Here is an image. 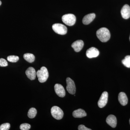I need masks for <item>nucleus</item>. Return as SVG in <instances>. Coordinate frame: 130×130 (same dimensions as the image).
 I'll return each mask as SVG.
<instances>
[{
	"label": "nucleus",
	"mask_w": 130,
	"mask_h": 130,
	"mask_svg": "<svg viewBox=\"0 0 130 130\" xmlns=\"http://www.w3.org/2000/svg\"><path fill=\"white\" fill-rule=\"evenodd\" d=\"M98 38L103 42H106L110 39L111 34L108 29L102 28L98 29L96 32Z\"/></svg>",
	"instance_id": "nucleus-1"
},
{
	"label": "nucleus",
	"mask_w": 130,
	"mask_h": 130,
	"mask_svg": "<svg viewBox=\"0 0 130 130\" xmlns=\"http://www.w3.org/2000/svg\"><path fill=\"white\" fill-rule=\"evenodd\" d=\"M36 75L40 83H44L47 81L48 77L49 74L47 69L46 68L42 67L40 70L37 71Z\"/></svg>",
	"instance_id": "nucleus-2"
},
{
	"label": "nucleus",
	"mask_w": 130,
	"mask_h": 130,
	"mask_svg": "<svg viewBox=\"0 0 130 130\" xmlns=\"http://www.w3.org/2000/svg\"><path fill=\"white\" fill-rule=\"evenodd\" d=\"M63 23L69 26H72L76 23V17L72 14H67L63 15L62 17Z\"/></svg>",
	"instance_id": "nucleus-3"
},
{
	"label": "nucleus",
	"mask_w": 130,
	"mask_h": 130,
	"mask_svg": "<svg viewBox=\"0 0 130 130\" xmlns=\"http://www.w3.org/2000/svg\"><path fill=\"white\" fill-rule=\"evenodd\" d=\"M52 28L55 32L59 35H65L67 33V28L61 24H54L52 26Z\"/></svg>",
	"instance_id": "nucleus-4"
},
{
	"label": "nucleus",
	"mask_w": 130,
	"mask_h": 130,
	"mask_svg": "<svg viewBox=\"0 0 130 130\" xmlns=\"http://www.w3.org/2000/svg\"><path fill=\"white\" fill-rule=\"evenodd\" d=\"M51 115L54 118L56 119L60 120L63 118L64 113L62 109L59 107L54 106L51 108Z\"/></svg>",
	"instance_id": "nucleus-5"
},
{
	"label": "nucleus",
	"mask_w": 130,
	"mask_h": 130,
	"mask_svg": "<svg viewBox=\"0 0 130 130\" xmlns=\"http://www.w3.org/2000/svg\"><path fill=\"white\" fill-rule=\"evenodd\" d=\"M66 88L68 93L71 94H74L76 93V88L74 81L70 77L66 79Z\"/></svg>",
	"instance_id": "nucleus-6"
},
{
	"label": "nucleus",
	"mask_w": 130,
	"mask_h": 130,
	"mask_svg": "<svg viewBox=\"0 0 130 130\" xmlns=\"http://www.w3.org/2000/svg\"><path fill=\"white\" fill-rule=\"evenodd\" d=\"M108 98V93L107 91H104L101 95L98 103V106L100 108H102L106 105Z\"/></svg>",
	"instance_id": "nucleus-7"
},
{
	"label": "nucleus",
	"mask_w": 130,
	"mask_h": 130,
	"mask_svg": "<svg viewBox=\"0 0 130 130\" xmlns=\"http://www.w3.org/2000/svg\"><path fill=\"white\" fill-rule=\"evenodd\" d=\"M100 54V52L97 48L91 47L88 49L86 52V55L88 58H92L97 57Z\"/></svg>",
	"instance_id": "nucleus-8"
},
{
	"label": "nucleus",
	"mask_w": 130,
	"mask_h": 130,
	"mask_svg": "<svg viewBox=\"0 0 130 130\" xmlns=\"http://www.w3.org/2000/svg\"><path fill=\"white\" fill-rule=\"evenodd\" d=\"M54 90L58 96L62 98L64 97L66 95V91L62 85L59 84H56L55 85Z\"/></svg>",
	"instance_id": "nucleus-9"
},
{
	"label": "nucleus",
	"mask_w": 130,
	"mask_h": 130,
	"mask_svg": "<svg viewBox=\"0 0 130 130\" xmlns=\"http://www.w3.org/2000/svg\"><path fill=\"white\" fill-rule=\"evenodd\" d=\"M121 16L123 18L127 19L130 17V7L128 5H125L121 11Z\"/></svg>",
	"instance_id": "nucleus-10"
},
{
	"label": "nucleus",
	"mask_w": 130,
	"mask_h": 130,
	"mask_svg": "<svg viewBox=\"0 0 130 130\" xmlns=\"http://www.w3.org/2000/svg\"><path fill=\"white\" fill-rule=\"evenodd\" d=\"M84 43L82 40H77L72 44V47L76 52H79L83 47Z\"/></svg>",
	"instance_id": "nucleus-11"
},
{
	"label": "nucleus",
	"mask_w": 130,
	"mask_h": 130,
	"mask_svg": "<svg viewBox=\"0 0 130 130\" xmlns=\"http://www.w3.org/2000/svg\"><path fill=\"white\" fill-rule=\"evenodd\" d=\"M107 124L112 128H115L117 125V119L114 115H110L107 117L106 120Z\"/></svg>",
	"instance_id": "nucleus-12"
},
{
	"label": "nucleus",
	"mask_w": 130,
	"mask_h": 130,
	"mask_svg": "<svg viewBox=\"0 0 130 130\" xmlns=\"http://www.w3.org/2000/svg\"><path fill=\"white\" fill-rule=\"evenodd\" d=\"M25 73L27 77L30 80H34L36 78V72L33 67H29L26 71Z\"/></svg>",
	"instance_id": "nucleus-13"
},
{
	"label": "nucleus",
	"mask_w": 130,
	"mask_h": 130,
	"mask_svg": "<svg viewBox=\"0 0 130 130\" xmlns=\"http://www.w3.org/2000/svg\"><path fill=\"white\" fill-rule=\"evenodd\" d=\"M95 14L94 13L87 14L84 17L83 19V23L85 25H88L94 19Z\"/></svg>",
	"instance_id": "nucleus-14"
},
{
	"label": "nucleus",
	"mask_w": 130,
	"mask_h": 130,
	"mask_svg": "<svg viewBox=\"0 0 130 130\" xmlns=\"http://www.w3.org/2000/svg\"><path fill=\"white\" fill-rule=\"evenodd\" d=\"M118 100L121 105L125 106L128 102V98L126 94L124 92H120L118 95Z\"/></svg>",
	"instance_id": "nucleus-15"
},
{
	"label": "nucleus",
	"mask_w": 130,
	"mask_h": 130,
	"mask_svg": "<svg viewBox=\"0 0 130 130\" xmlns=\"http://www.w3.org/2000/svg\"><path fill=\"white\" fill-rule=\"evenodd\" d=\"M73 116L75 118H82L87 115L86 112L82 109H78L75 110L72 113Z\"/></svg>",
	"instance_id": "nucleus-16"
},
{
	"label": "nucleus",
	"mask_w": 130,
	"mask_h": 130,
	"mask_svg": "<svg viewBox=\"0 0 130 130\" xmlns=\"http://www.w3.org/2000/svg\"><path fill=\"white\" fill-rule=\"evenodd\" d=\"M24 59L30 63H32L35 60V56L32 54L26 53L24 55Z\"/></svg>",
	"instance_id": "nucleus-17"
},
{
	"label": "nucleus",
	"mask_w": 130,
	"mask_h": 130,
	"mask_svg": "<svg viewBox=\"0 0 130 130\" xmlns=\"http://www.w3.org/2000/svg\"><path fill=\"white\" fill-rule=\"evenodd\" d=\"M37 113V109L35 108H31L28 111V116L30 118L32 119L35 118Z\"/></svg>",
	"instance_id": "nucleus-18"
},
{
	"label": "nucleus",
	"mask_w": 130,
	"mask_h": 130,
	"mask_svg": "<svg viewBox=\"0 0 130 130\" xmlns=\"http://www.w3.org/2000/svg\"><path fill=\"white\" fill-rule=\"evenodd\" d=\"M123 64L126 67L130 68V56L127 55L126 56L125 59L122 61Z\"/></svg>",
	"instance_id": "nucleus-19"
},
{
	"label": "nucleus",
	"mask_w": 130,
	"mask_h": 130,
	"mask_svg": "<svg viewBox=\"0 0 130 130\" xmlns=\"http://www.w3.org/2000/svg\"><path fill=\"white\" fill-rule=\"evenodd\" d=\"M19 57L18 56H15V55H10L8 56L7 58V60L9 62L12 63H15L17 62L19 60Z\"/></svg>",
	"instance_id": "nucleus-20"
},
{
	"label": "nucleus",
	"mask_w": 130,
	"mask_h": 130,
	"mask_svg": "<svg viewBox=\"0 0 130 130\" xmlns=\"http://www.w3.org/2000/svg\"><path fill=\"white\" fill-rule=\"evenodd\" d=\"M31 126L29 124L24 123L20 126V129L21 130H28L30 129Z\"/></svg>",
	"instance_id": "nucleus-21"
},
{
	"label": "nucleus",
	"mask_w": 130,
	"mask_h": 130,
	"mask_svg": "<svg viewBox=\"0 0 130 130\" xmlns=\"http://www.w3.org/2000/svg\"><path fill=\"white\" fill-rule=\"evenodd\" d=\"M10 128V124L8 123H4L0 126V130H8Z\"/></svg>",
	"instance_id": "nucleus-22"
},
{
	"label": "nucleus",
	"mask_w": 130,
	"mask_h": 130,
	"mask_svg": "<svg viewBox=\"0 0 130 130\" xmlns=\"http://www.w3.org/2000/svg\"><path fill=\"white\" fill-rule=\"evenodd\" d=\"M7 61L3 58L0 59V67H5L8 66Z\"/></svg>",
	"instance_id": "nucleus-23"
},
{
	"label": "nucleus",
	"mask_w": 130,
	"mask_h": 130,
	"mask_svg": "<svg viewBox=\"0 0 130 130\" xmlns=\"http://www.w3.org/2000/svg\"><path fill=\"white\" fill-rule=\"evenodd\" d=\"M78 130H91V129L87 128L85 127V126L83 125H80L78 127Z\"/></svg>",
	"instance_id": "nucleus-24"
},
{
	"label": "nucleus",
	"mask_w": 130,
	"mask_h": 130,
	"mask_svg": "<svg viewBox=\"0 0 130 130\" xmlns=\"http://www.w3.org/2000/svg\"><path fill=\"white\" fill-rule=\"evenodd\" d=\"M1 4H2L1 1H0V6H1Z\"/></svg>",
	"instance_id": "nucleus-25"
},
{
	"label": "nucleus",
	"mask_w": 130,
	"mask_h": 130,
	"mask_svg": "<svg viewBox=\"0 0 130 130\" xmlns=\"http://www.w3.org/2000/svg\"><path fill=\"white\" fill-rule=\"evenodd\" d=\"M129 123H130V120H129Z\"/></svg>",
	"instance_id": "nucleus-26"
},
{
	"label": "nucleus",
	"mask_w": 130,
	"mask_h": 130,
	"mask_svg": "<svg viewBox=\"0 0 130 130\" xmlns=\"http://www.w3.org/2000/svg\"><path fill=\"white\" fill-rule=\"evenodd\" d=\"M129 40H130V37H129Z\"/></svg>",
	"instance_id": "nucleus-27"
}]
</instances>
